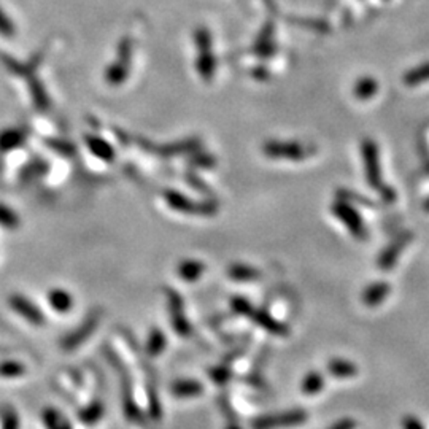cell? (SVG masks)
<instances>
[{"mask_svg":"<svg viewBox=\"0 0 429 429\" xmlns=\"http://www.w3.org/2000/svg\"><path fill=\"white\" fill-rule=\"evenodd\" d=\"M330 212L350 231V234L355 238H360V241L368 238V229H365L363 216L355 208L353 203H350L345 199H339L333 203Z\"/></svg>","mask_w":429,"mask_h":429,"instance_id":"obj_1","label":"cell"},{"mask_svg":"<svg viewBox=\"0 0 429 429\" xmlns=\"http://www.w3.org/2000/svg\"><path fill=\"white\" fill-rule=\"evenodd\" d=\"M263 151L271 159L302 161L311 158L313 148L301 142H281V140H269L263 146Z\"/></svg>","mask_w":429,"mask_h":429,"instance_id":"obj_2","label":"cell"},{"mask_svg":"<svg viewBox=\"0 0 429 429\" xmlns=\"http://www.w3.org/2000/svg\"><path fill=\"white\" fill-rule=\"evenodd\" d=\"M361 156L364 164V175L368 185L374 189H380L385 183L382 178V168H380V151L378 146L372 138H364L361 143Z\"/></svg>","mask_w":429,"mask_h":429,"instance_id":"obj_3","label":"cell"},{"mask_svg":"<svg viewBox=\"0 0 429 429\" xmlns=\"http://www.w3.org/2000/svg\"><path fill=\"white\" fill-rule=\"evenodd\" d=\"M308 415L304 409H291L281 413L264 415L251 423V429H280V428H294L304 425Z\"/></svg>","mask_w":429,"mask_h":429,"instance_id":"obj_4","label":"cell"},{"mask_svg":"<svg viewBox=\"0 0 429 429\" xmlns=\"http://www.w3.org/2000/svg\"><path fill=\"white\" fill-rule=\"evenodd\" d=\"M164 199L171 206V208L186 215H213L216 212V207L213 203L194 202L178 191H166Z\"/></svg>","mask_w":429,"mask_h":429,"instance_id":"obj_5","label":"cell"},{"mask_svg":"<svg viewBox=\"0 0 429 429\" xmlns=\"http://www.w3.org/2000/svg\"><path fill=\"white\" fill-rule=\"evenodd\" d=\"M196 41L199 48V59H198V72L206 81H210L215 72V58L212 53V39L206 29L196 31Z\"/></svg>","mask_w":429,"mask_h":429,"instance_id":"obj_6","label":"cell"},{"mask_svg":"<svg viewBox=\"0 0 429 429\" xmlns=\"http://www.w3.org/2000/svg\"><path fill=\"white\" fill-rule=\"evenodd\" d=\"M99 320H101V312L96 311L91 313L86 320H84L83 325L80 328H76L72 330L64 340H62V350L66 351H72L76 347H80L84 340L89 339V335L94 333L96 328L99 326Z\"/></svg>","mask_w":429,"mask_h":429,"instance_id":"obj_7","label":"cell"},{"mask_svg":"<svg viewBox=\"0 0 429 429\" xmlns=\"http://www.w3.org/2000/svg\"><path fill=\"white\" fill-rule=\"evenodd\" d=\"M413 234L412 232H404V234H400L398 238H395L388 247H386L382 253H380V256L377 259V266L382 271H390L395 267V264L398 263V259L400 256V253L405 250L407 245L412 242Z\"/></svg>","mask_w":429,"mask_h":429,"instance_id":"obj_8","label":"cell"},{"mask_svg":"<svg viewBox=\"0 0 429 429\" xmlns=\"http://www.w3.org/2000/svg\"><path fill=\"white\" fill-rule=\"evenodd\" d=\"M168 296V308H171V318H172V326L180 337H188L191 334V326L183 312V301L177 293L167 291Z\"/></svg>","mask_w":429,"mask_h":429,"instance_id":"obj_9","label":"cell"},{"mask_svg":"<svg viewBox=\"0 0 429 429\" xmlns=\"http://www.w3.org/2000/svg\"><path fill=\"white\" fill-rule=\"evenodd\" d=\"M10 306L13 311L19 313L29 323H32V325L40 326L45 323V316L39 311V307L35 306L34 302H31L29 299L21 296V294H13V296L10 298Z\"/></svg>","mask_w":429,"mask_h":429,"instance_id":"obj_10","label":"cell"},{"mask_svg":"<svg viewBox=\"0 0 429 429\" xmlns=\"http://www.w3.org/2000/svg\"><path fill=\"white\" fill-rule=\"evenodd\" d=\"M250 318L255 321L258 326H261L263 329L267 330V333H271L273 335L277 337L290 335V328H288L285 323L273 318L269 312L263 311V308H253V312L250 313Z\"/></svg>","mask_w":429,"mask_h":429,"instance_id":"obj_11","label":"cell"},{"mask_svg":"<svg viewBox=\"0 0 429 429\" xmlns=\"http://www.w3.org/2000/svg\"><path fill=\"white\" fill-rule=\"evenodd\" d=\"M391 286L388 281H375V283L369 285L361 294V301L364 306L368 307H377L390 296Z\"/></svg>","mask_w":429,"mask_h":429,"instance_id":"obj_12","label":"cell"},{"mask_svg":"<svg viewBox=\"0 0 429 429\" xmlns=\"http://www.w3.org/2000/svg\"><path fill=\"white\" fill-rule=\"evenodd\" d=\"M171 393L177 398V399H189V398H196L203 393V385L198 380H177L173 382L171 386Z\"/></svg>","mask_w":429,"mask_h":429,"instance_id":"obj_13","label":"cell"},{"mask_svg":"<svg viewBox=\"0 0 429 429\" xmlns=\"http://www.w3.org/2000/svg\"><path fill=\"white\" fill-rule=\"evenodd\" d=\"M84 142H86L88 150L94 154L96 158H99L105 163H111L115 159V150L107 140H104L97 136H86L84 137Z\"/></svg>","mask_w":429,"mask_h":429,"instance_id":"obj_14","label":"cell"},{"mask_svg":"<svg viewBox=\"0 0 429 429\" xmlns=\"http://www.w3.org/2000/svg\"><path fill=\"white\" fill-rule=\"evenodd\" d=\"M48 304L58 313H67L72 311L74 307V298L69 291L62 290V288H56L48 293Z\"/></svg>","mask_w":429,"mask_h":429,"instance_id":"obj_15","label":"cell"},{"mask_svg":"<svg viewBox=\"0 0 429 429\" xmlns=\"http://www.w3.org/2000/svg\"><path fill=\"white\" fill-rule=\"evenodd\" d=\"M328 372L329 375L335 378H351L358 375V368L355 363L348 360H342V358H335L328 363Z\"/></svg>","mask_w":429,"mask_h":429,"instance_id":"obj_16","label":"cell"},{"mask_svg":"<svg viewBox=\"0 0 429 429\" xmlns=\"http://www.w3.org/2000/svg\"><path fill=\"white\" fill-rule=\"evenodd\" d=\"M378 93V81L372 76H363L353 86V96L358 101H369Z\"/></svg>","mask_w":429,"mask_h":429,"instance_id":"obj_17","label":"cell"},{"mask_svg":"<svg viewBox=\"0 0 429 429\" xmlns=\"http://www.w3.org/2000/svg\"><path fill=\"white\" fill-rule=\"evenodd\" d=\"M203 271H206V266H203V263L198 261V259H185V261H181L177 267L178 277L185 281L198 280L203 273Z\"/></svg>","mask_w":429,"mask_h":429,"instance_id":"obj_18","label":"cell"},{"mask_svg":"<svg viewBox=\"0 0 429 429\" xmlns=\"http://www.w3.org/2000/svg\"><path fill=\"white\" fill-rule=\"evenodd\" d=\"M323 388H325V377H323V374L318 370L308 372V374L304 377V380H302V385H301L302 393L308 396L318 395L320 391H323Z\"/></svg>","mask_w":429,"mask_h":429,"instance_id":"obj_19","label":"cell"},{"mask_svg":"<svg viewBox=\"0 0 429 429\" xmlns=\"http://www.w3.org/2000/svg\"><path fill=\"white\" fill-rule=\"evenodd\" d=\"M129 75V64H124L121 61H115L113 64H111L107 72H105V80L110 84V86H119V84H123L128 79Z\"/></svg>","mask_w":429,"mask_h":429,"instance_id":"obj_20","label":"cell"},{"mask_svg":"<svg viewBox=\"0 0 429 429\" xmlns=\"http://www.w3.org/2000/svg\"><path fill=\"white\" fill-rule=\"evenodd\" d=\"M104 417V405L101 400H94L89 405L83 407V409L79 412V420L83 425L93 426L97 421H101Z\"/></svg>","mask_w":429,"mask_h":429,"instance_id":"obj_21","label":"cell"},{"mask_svg":"<svg viewBox=\"0 0 429 429\" xmlns=\"http://www.w3.org/2000/svg\"><path fill=\"white\" fill-rule=\"evenodd\" d=\"M403 81L405 86H418V84L429 81V62L407 70L403 76Z\"/></svg>","mask_w":429,"mask_h":429,"instance_id":"obj_22","label":"cell"},{"mask_svg":"<svg viewBox=\"0 0 429 429\" xmlns=\"http://www.w3.org/2000/svg\"><path fill=\"white\" fill-rule=\"evenodd\" d=\"M229 277L236 281H250V280H256L261 277V272L255 267H250L247 264H232L229 267Z\"/></svg>","mask_w":429,"mask_h":429,"instance_id":"obj_23","label":"cell"},{"mask_svg":"<svg viewBox=\"0 0 429 429\" xmlns=\"http://www.w3.org/2000/svg\"><path fill=\"white\" fill-rule=\"evenodd\" d=\"M166 345H167V340H166V335L163 330L151 329L148 340H146V353L153 358L159 356L166 350Z\"/></svg>","mask_w":429,"mask_h":429,"instance_id":"obj_24","label":"cell"},{"mask_svg":"<svg viewBox=\"0 0 429 429\" xmlns=\"http://www.w3.org/2000/svg\"><path fill=\"white\" fill-rule=\"evenodd\" d=\"M44 421L46 429H74L72 425L69 423V420H66L54 409H46L44 412Z\"/></svg>","mask_w":429,"mask_h":429,"instance_id":"obj_25","label":"cell"},{"mask_svg":"<svg viewBox=\"0 0 429 429\" xmlns=\"http://www.w3.org/2000/svg\"><path fill=\"white\" fill-rule=\"evenodd\" d=\"M24 140V133L18 129H10L0 133V150H11L19 146Z\"/></svg>","mask_w":429,"mask_h":429,"instance_id":"obj_26","label":"cell"},{"mask_svg":"<svg viewBox=\"0 0 429 429\" xmlns=\"http://www.w3.org/2000/svg\"><path fill=\"white\" fill-rule=\"evenodd\" d=\"M272 32H273L272 26H266L263 34L259 35V39L256 41V51L261 56H269L272 53V45H273Z\"/></svg>","mask_w":429,"mask_h":429,"instance_id":"obj_27","label":"cell"},{"mask_svg":"<svg viewBox=\"0 0 429 429\" xmlns=\"http://www.w3.org/2000/svg\"><path fill=\"white\" fill-rule=\"evenodd\" d=\"M0 226L6 229H15L19 226L18 215L4 203H0Z\"/></svg>","mask_w":429,"mask_h":429,"instance_id":"obj_28","label":"cell"},{"mask_svg":"<svg viewBox=\"0 0 429 429\" xmlns=\"http://www.w3.org/2000/svg\"><path fill=\"white\" fill-rule=\"evenodd\" d=\"M231 306H232V311H234L236 313L247 315V316H250V313L253 312V308H255L251 306L250 301L243 299V298H234L231 301Z\"/></svg>","mask_w":429,"mask_h":429,"instance_id":"obj_29","label":"cell"},{"mask_svg":"<svg viewBox=\"0 0 429 429\" xmlns=\"http://www.w3.org/2000/svg\"><path fill=\"white\" fill-rule=\"evenodd\" d=\"M0 35H4V37H13L15 35V26H13L11 19L5 15L0 9Z\"/></svg>","mask_w":429,"mask_h":429,"instance_id":"obj_30","label":"cell"},{"mask_svg":"<svg viewBox=\"0 0 429 429\" xmlns=\"http://www.w3.org/2000/svg\"><path fill=\"white\" fill-rule=\"evenodd\" d=\"M210 377H212L213 382H216L218 385H224L231 378V372L229 369L223 368V365H216V368L210 370Z\"/></svg>","mask_w":429,"mask_h":429,"instance_id":"obj_31","label":"cell"},{"mask_svg":"<svg viewBox=\"0 0 429 429\" xmlns=\"http://www.w3.org/2000/svg\"><path fill=\"white\" fill-rule=\"evenodd\" d=\"M2 374L6 377H16L24 372V368L19 363H6L2 365Z\"/></svg>","mask_w":429,"mask_h":429,"instance_id":"obj_32","label":"cell"},{"mask_svg":"<svg viewBox=\"0 0 429 429\" xmlns=\"http://www.w3.org/2000/svg\"><path fill=\"white\" fill-rule=\"evenodd\" d=\"M403 429H426L423 423L413 415H405L403 418Z\"/></svg>","mask_w":429,"mask_h":429,"instance_id":"obj_33","label":"cell"},{"mask_svg":"<svg viewBox=\"0 0 429 429\" xmlns=\"http://www.w3.org/2000/svg\"><path fill=\"white\" fill-rule=\"evenodd\" d=\"M378 191H380V196H382V199H383L386 203H391V202H395V201H396V191H395V189H393L391 186L383 185L382 188L378 189Z\"/></svg>","mask_w":429,"mask_h":429,"instance_id":"obj_34","label":"cell"},{"mask_svg":"<svg viewBox=\"0 0 429 429\" xmlns=\"http://www.w3.org/2000/svg\"><path fill=\"white\" fill-rule=\"evenodd\" d=\"M328 429H356V421L353 418H342Z\"/></svg>","mask_w":429,"mask_h":429,"instance_id":"obj_35","label":"cell"},{"mask_svg":"<svg viewBox=\"0 0 429 429\" xmlns=\"http://www.w3.org/2000/svg\"><path fill=\"white\" fill-rule=\"evenodd\" d=\"M423 210L425 212H428L429 213V198L425 201V203H423Z\"/></svg>","mask_w":429,"mask_h":429,"instance_id":"obj_36","label":"cell"},{"mask_svg":"<svg viewBox=\"0 0 429 429\" xmlns=\"http://www.w3.org/2000/svg\"><path fill=\"white\" fill-rule=\"evenodd\" d=\"M226 429H242V428H241V426H237L236 423H231V425H229Z\"/></svg>","mask_w":429,"mask_h":429,"instance_id":"obj_37","label":"cell"}]
</instances>
